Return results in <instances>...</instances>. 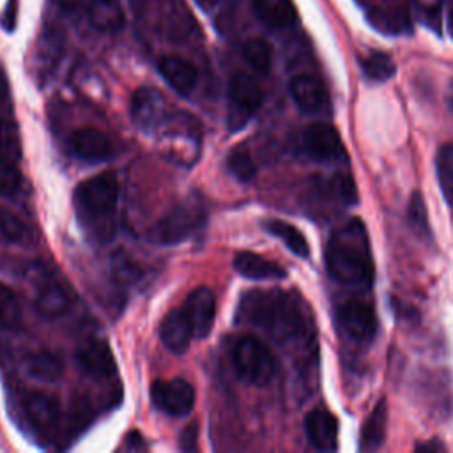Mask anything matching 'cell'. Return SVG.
I'll use <instances>...</instances> for the list:
<instances>
[{"label":"cell","mask_w":453,"mask_h":453,"mask_svg":"<svg viewBox=\"0 0 453 453\" xmlns=\"http://www.w3.org/2000/svg\"><path fill=\"white\" fill-rule=\"evenodd\" d=\"M237 320L265 331L280 343L310 336V320L301 299L283 290H251L242 296Z\"/></svg>","instance_id":"cell-1"},{"label":"cell","mask_w":453,"mask_h":453,"mask_svg":"<svg viewBox=\"0 0 453 453\" xmlns=\"http://www.w3.org/2000/svg\"><path fill=\"white\" fill-rule=\"evenodd\" d=\"M326 269L342 285L368 288L373 281V258L365 223L352 218L338 226L326 244Z\"/></svg>","instance_id":"cell-2"},{"label":"cell","mask_w":453,"mask_h":453,"mask_svg":"<svg viewBox=\"0 0 453 453\" xmlns=\"http://www.w3.org/2000/svg\"><path fill=\"white\" fill-rule=\"evenodd\" d=\"M76 219L90 237L108 239L119 203V180L111 172L97 173L78 184L73 195Z\"/></svg>","instance_id":"cell-3"},{"label":"cell","mask_w":453,"mask_h":453,"mask_svg":"<svg viewBox=\"0 0 453 453\" xmlns=\"http://www.w3.org/2000/svg\"><path fill=\"white\" fill-rule=\"evenodd\" d=\"M138 27L168 42L200 39V27L186 0H129Z\"/></svg>","instance_id":"cell-4"},{"label":"cell","mask_w":453,"mask_h":453,"mask_svg":"<svg viewBox=\"0 0 453 453\" xmlns=\"http://www.w3.org/2000/svg\"><path fill=\"white\" fill-rule=\"evenodd\" d=\"M230 359L235 373L248 384L267 386L276 373V361L264 342L241 334L230 343Z\"/></svg>","instance_id":"cell-5"},{"label":"cell","mask_w":453,"mask_h":453,"mask_svg":"<svg viewBox=\"0 0 453 453\" xmlns=\"http://www.w3.org/2000/svg\"><path fill=\"white\" fill-rule=\"evenodd\" d=\"M205 223V209L196 200H186L161 216L149 230V241L159 246H173L191 237Z\"/></svg>","instance_id":"cell-6"},{"label":"cell","mask_w":453,"mask_h":453,"mask_svg":"<svg viewBox=\"0 0 453 453\" xmlns=\"http://www.w3.org/2000/svg\"><path fill=\"white\" fill-rule=\"evenodd\" d=\"M264 103V90L248 73H235L228 83V119L230 131H241Z\"/></svg>","instance_id":"cell-7"},{"label":"cell","mask_w":453,"mask_h":453,"mask_svg":"<svg viewBox=\"0 0 453 453\" xmlns=\"http://www.w3.org/2000/svg\"><path fill=\"white\" fill-rule=\"evenodd\" d=\"M62 9L103 34H115L124 27L120 0H60Z\"/></svg>","instance_id":"cell-8"},{"label":"cell","mask_w":453,"mask_h":453,"mask_svg":"<svg viewBox=\"0 0 453 453\" xmlns=\"http://www.w3.org/2000/svg\"><path fill=\"white\" fill-rule=\"evenodd\" d=\"M303 152L317 163H340L347 159V152L338 131L326 122H315L301 133Z\"/></svg>","instance_id":"cell-9"},{"label":"cell","mask_w":453,"mask_h":453,"mask_svg":"<svg viewBox=\"0 0 453 453\" xmlns=\"http://www.w3.org/2000/svg\"><path fill=\"white\" fill-rule=\"evenodd\" d=\"M23 418L37 441H51L60 421V403L53 395L28 393L23 398Z\"/></svg>","instance_id":"cell-10"},{"label":"cell","mask_w":453,"mask_h":453,"mask_svg":"<svg viewBox=\"0 0 453 453\" xmlns=\"http://www.w3.org/2000/svg\"><path fill=\"white\" fill-rule=\"evenodd\" d=\"M150 396L154 405L172 418L188 416L195 407V389L186 379L156 380Z\"/></svg>","instance_id":"cell-11"},{"label":"cell","mask_w":453,"mask_h":453,"mask_svg":"<svg viewBox=\"0 0 453 453\" xmlns=\"http://www.w3.org/2000/svg\"><path fill=\"white\" fill-rule=\"evenodd\" d=\"M338 324L356 342H370L377 333L375 311L361 299H347L338 306Z\"/></svg>","instance_id":"cell-12"},{"label":"cell","mask_w":453,"mask_h":453,"mask_svg":"<svg viewBox=\"0 0 453 453\" xmlns=\"http://www.w3.org/2000/svg\"><path fill=\"white\" fill-rule=\"evenodd\" d=\"M193 327L195 338H205L212 331L216 319V296L207 287L191 290L180 306Z\"/></svg>","instance_id":"cell-13"},{"label":"cell","mask_w":453,"mask_h":453,"mask_svg":"<svg viewBox=\"0 0 453 453\" xmlns=\"http://www.w3.org/2000/svg\"><path fill=\"white\" fill-rule=\"evenodd\" d=\"M163 115H165V99L157 90L142 87L133 94L131 117L140 129L147 133L154 131L161 124Z\"/></svg>","instance_id":"cell-14"},{"label":"cell","mask_w":453,"mask_h":453,"mask_svg":"<svg viewBox=\"0 0 453 453\" xmlns=\"http://www.w3.org/2000/svg\"><path fill=\"white\" fill-rule=\"evenodd\" d=\"M308 442L319 451H334L338 446V421L326 409H313L304 418Z\"/></svg>","instance_id":"cell-15"},{"label":"cell","mask_w":453,"mask_h":453,"mask_svg":"<svg viewBox=\"0 0 453 453\" xmlns=\"http://www.w3.org/2000/svg\"><path fill=\"white\" fill-rule=\"evenodd\" d=\"M76 361L81 370L92 377H110L115 373V357L108 342L101 338H92L83 343L76 352Z\"/></svg>","instance_id":"cell-16"},{"label":"cell","mask_w":453,"mask_h":453,"mask_svg":"<svg viewBox=\"0 0 453 453\" xmlns=\"http://www.w3.org/2000/svg\"><path fill=\"white\" fill-rule=\"evenodd\" d=\"M157 71L180 96H189L198 83V69L179 55H163L157 62Z\"/></svg>","instance_id":"cell-17"},{"label":"cell","mask_w":453,"mask_h":453,"mask_svg":"<svg viewBox=\"0 0 453 453\" xmlns=\"http://www.w3.org/2000/svg\"><path fill=\"white\" fill-rule=\"evenodd\" d=\"M71 150L85 161L99 163L113 154V145L110 138L94 127H81L71 134Z\"/></svg>","instance_id":"cell-18"},{"label":"cell","mask_w":453,"mask_h":453,"mask_svg":"<svg viewBox=\"0 0 453 453\" xmlns=\"http://www.w3.org/2000/svg\"><path fill=\"white\" fill-rule=\"evenodd\" d=\"M288 92L304 113H317L326 106L327 96L320 80L311 74H297L288 83Z\"/></svg>","instance_id":"cell-19"},{"label":"cell","mask_w":453,"mask_h":453,"mask_svg":"<svg viewBox=\"0 0 453 453\" xmlns=\"http://www.w3.org/2000/svg\"><path fill=\"white\" fill-rule=\"evenodd\" d=\"M232 264H234V269L248 280L276 281V280L287 278V271L280 264H276L262 255H257L253 251L237 253L234 257Z\"/></svg>","instance_id":"cell-20"},{"label":"cell","mask_w":453,"mask_h":453,"mask_svg":"<svg viewBox=\"0 0 453 453\" xmlns=\"http://www.w3.org/2000/svg\"><path fill=\"white\" fill-rule=\"evenodd\" d=\"M193 334V327L182 308L172 310L161 322V340L168 350L173 354H182L188 350Z\"/></svg>","instance_id":"cell-21"},{"label":"cell","mask_w":453,"mask_h":453,"mask_svg":"<svg viewBox=\"0 0 453 453\" xmlns=\"http://www.w3.org/2000/svg\"><path fill=\"white\" fill-rule=\"evenodd\" d=\"M386 430H388V402L386 398H380L361 426L359 449L361 451L379 449L384 444Z\"/></svg>","instance_id":"cell-22"},{"label":"cell","mask_w":453,"mask_h":453,"mask_svg":"<svg viewBox=\"0 0 453 453\" xmlns=\"http://www.w3.org/2000/svg\"><path fill=\"white\" fill-rule=\"evenodd\" d=\"M35 306L46 319H55L69 308V296L65 288L51 278L41 280L35 290Z\"/></svg>","instance_id":"cell-23"},{"label":"cell","mask_w":453,"mask_h":453,"mask_svg":"<svg viewBox=\"0 0 453 453\" xmlns=\"http://www.w3.org/2000/svg\"><path fill=\"white\" fill-rule=\"evenodd\" d=\"M253 9L262 23L276 30L288 28L297 19L292 0H253Z\"/></svg>","instance_id":"cell-24"},{"label":"cell","mask_w":453,"mask_h":453,"mask_svg":"<svg viewBox=\"0 0 453 453\" xmlns=\"http://www.w3.org/2000/svg\"><path fill=\"white\" fill-rule=\"evenodd\" d=\"M264 228L271 235L278 237L296 257L306 258L310 255V246L306 237L292 223H287L283 219H267L264 223Z\"/></svg>","instance_id":"cell-25"},{"label":"cell","mask_w":453,"mask_h":453,"mask_svg":"<svg viewBox=\"0 0 453 453\" xmlns=\"http://www.w3.org/2000/svg\"><path fill=\"white\" fill-rule=\"evenodd\" d=\"M27 373L35 380L51 382L60 377L62 373V363L55 354L50 352H37L27 357L25 361Z\"/></svg>","instance_id":"cell-26"},{"label":"cell","mask_w":453,"mask_h":453,"mask_svg":"<svg viewBox=\"0 0 453 453\" xmlns=\"http://www.w3.org/2000/svg\"><path fill=\"white\" fill-rule=\"evenodd\" d=\"M370 23L386 34H402L407 32L411 27L409 14L403 9H393V11H384V9H375L368 14Z\"/></svg>","instance_id":"cell-27"},{"label":"cell","mask_w":453,"mask_h":453,"mask_svg":"<svg viewBox=\"0 0 453 453\" xmlns=\"http://www.w3.org/2000/svg\"><path fill=\"white\" fill-rule=\"evenodd\" d=\"M437 179L444 200L453 205V143H442L435 157Z\"/></svg>","instance_id":"cell-28"},{"label":"cell","mask_w":453,"mask_h":453,"mask_svg":"<svg viewBox=\"0 0 453 453\" xmlns=\"http://www.w3.org/2000/svg\"><path fill=\"white\" fill-rule=\"evenodd\" d=\"M226 168L241 182H251L257 175V165L246 145H237L228 152Z\"/></svg>","instance_id":"cell-29"},{"label":"cell","mask_w":453,"mask_h":453,"mask_svg":"<svg viewBox=\"0 0 453 453\" xmlns=\"http://www.w3.org/2000/svg\"><path fill=\"white\" fill-rule=\"evenodd\" d=\"M361 69L365 76L373 81H386L396 73L395 62L382 51H368L361 57Z\"/></svg>","instance_id":"cell-30"},{"label":"cell","mask_w":453,"mask_h":453,"mask_svg":"<svg viewBox=\"0 0 453 453\" xmlns=\"http://www.w3.org/2000/svg\"><path fill=\"white\" fill-rule=\"evenodd\" d=\"M19 184H21V175L16 168V156L9 149V145L0 142V193L11 195L18 191Z\"/></svg>","instance_id":"cell-31"},{"label":"cell","mask_w":453,"mask_h":453,"mask_svg":"<svg viewBox=\"0 0 453 453\" xmlns=\"http://www.w3.org/2000/svg\"><path fill=\"white\" fill-rule=\"evenodd\" d=\"M244 60L258 73H267L273 64V50L264 39L253 37L242 44Z\"/></svg>","instance_id":"cell-32"},{"label":"cell","mask_w":453,"mask_h":453,"mask_svg":"<svg viewBox=\"0 0 453 453\" xmlns=\"http://www.w3.org/2000/svg\"><path fill=\"white\" fill-rule=\"evenodd\" d=\"M407 221L411 230L419 237V239H430V223H428V214H426V205L423 202V196L419 191H414L411 195L409 205H407Z\"/></svg>","instance_id":"cell-33"},{"label":"cell","mask_w":453,"mask_h":453,"mask_svg":"<svg viewBox=\"0 0 453 453\" xmlns=\"http://www.w3.org/2000/svg\"><path fill=\"white\" fill-rule=\"evenodd\" d=\"M21 308L18 296L11 287L0 281V329H14L19 324Z\"/></svg>","instance_id":"cell-34"},{"label":"cell","mask_w":453,"mask_h":453,"mask_svg":"<svg viewBox=\"0 0 453 453\" xmlns=\"http://www.w3.org/2000/svg\"><path fill=\"white\" fill-rule=\"evenodd\" d=\"M0 235L9 242H23L27 237V226L14 212L0 209Z\"/></svg>","instance_id":"cell-35"},{"label":"cell","mask_w":453,"mask_h":453,"mask_svg":"<svg viewBox=\"0 0 453 453\" xmlns=\"http://www.w3.org/2000/svg\"><path fill=\"white\" fill-rule=\"evenodd\" d=\"M329 186H331L333 193L336 195V198L340 202H343L345 205L357 203V189H356V184H354V180L349 173L333 175Z\"/></svg>","instance_id":"cell-36"},{"label":"cell","mask_w":453,"mask_h":453,"mask_svg":"<svg viewBox=\"0 0 453 453\" xmlns=\"http://www.w3.org/2000/svg\"><path fill=\"white\" fill-rule=\"evenodd\" d=\"M196 441H198V426H196V423H191L180 432L179 448L182 451H195L196 449Z\"/></svg>","instance_id":"cell-37"},{"label":"cell","mask_w":453,"mask_h":453,"mask_svg":"<svg viewBox=\"0 0 453 453\" xmlns=\"http://www.w3.org/2000/svg\"><path fill=\"white\" fill-rule=\"evenodd\" d=\"M414 449L421 453H439V451H446V446L439 439H430L426 442H418Z\"/></svg>","instance_id":"cell-38"},{"label":"cell","mask_w":453,"mask_h":453,"mask_svg":"<svg viewBox=\"0 0 453 453\" xmlns=\"http://www.w3.org/2000/svg\"><path fill=\"white\" fill-rule=\"evenodd\" d=\"M418 4H419V7H421L423 11H426V12H435V11L439 9L441 0H418Z\"/></svg>","instance_id":"cell-39"},{"label":"cell","mask_w":453,"mask_h":453,"mask_svg":"<svg viewBox=\"0 0 453 453\" xmlns=\"http://www.w3.org/2000/svg\"><path fill=\"white\" fill-rule=\"evenodd\" d=\"M7 92H9V87H7V78L0 67V103L7 97Z\"/></svg>","instance_id":"cell-40"},{"label":"cell","mask_w":453,"mask_h":453,"mask_svg":"<svg viewBox=\"0 0 453 453\" xmlns=\"http://www.w3.org/2000/svg\"><path fill=\"white\" fill-rule=\"evenodd\" d=\"M446 103H448L449 110L453 111V80H451V83H449V87H448V94H446Z\"/></svg>","instance_id":"cell-41"}]
</instances>
